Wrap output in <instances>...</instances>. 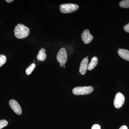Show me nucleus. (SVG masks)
Masks as SVG:
<instances>
[{
	"label": "nucleus",
	"instance_id": "17",
	"mask_svg": "<svg viewBox=\"0 0 129 129\" xmlns=\"http://www.w3.org/2000/svg\"><path fill=\"white\" fill-rule=\"evenodd\" d=\"M101 126L98 124H94L92 125L91 129H101Z\"/></svg>",
	"mask_w": 129,
	"mask_h": 129
},
{
	"label": "nucleus",
	"instance_id": "14",
	"mask_svg": "<svg viewBox=\"0 0 129 129\" xmlns=\"http://www.w3.org/2000/svg\"><path fill=\"white\" fill-rule=\"evenodd\" d=\"M7 61V58L6 56L3 55H0V68L2 67Z\"/></svg>",
	"mask_w": 129,
	"mask_h": 129
},
{
	"label": "nucleus",
	"instance_id": "12",
	"mask_svg": "<svg viewBox=\"0 0 129 129\" xmlns=\"http://www.w3.org/2000/svg\"><path fill=\"white\" fill-rule=\"evenodd\" d=\"M35 67L36 64L35 63H32L30 64L25 70V73H26V74L28 75L30 74L32 72L34 71V69H35Z\"/></svg>",
	"mask_w": 129,
	"mask_h": 129
},
{
	"label": "nucleus",
	"instance_id": "8",
	"mask_svg": "<svg viewBox=\"0 0 129 129\" xmlns=\"http://www.w3.org/2000/svg\"><path fill=\"white\" fill-rule=\"evenodd\" d=\"M88 58H85L81 61L80 66L79 72L82 75L85 74L87 69L88 65Z\"/></svg>",
	"mask_w": 129,
	"mask_h": 129
},
{
	"label": "nucleus",
	"instance_id": "15",
	"mask_svg": "<svg viewBox=\"0 0 129 129\" xmlns=\"http://www.w3.org/2000/svg\"><path fill=\"white\" fill-rule=\"evenodd\" d=\"M8 124V122L6 120H0V129L3 128Z\"/></svg>",
	"mask_w": 129,
	"mask_h": 129
},
{
	"label": "nucleus",
	"instance_id": "10",
	"mask_svg": "<svg viewBox=\"0 0 129 129\" xmlns=\"http://www.w3.org/2000/svg\"><path fill=\"white\" fill-rule=\"evenodd\" d=\"M45 49L44 48H42L41 49L37 56V58L38 60L43 61H45L46 59L47 55L46 53Z\"/></svg>",
	"mask_w": 129,
	"mask_h": 129
},
{
	"label": "nucleus",
	"instance_id": "1",
	"mask_svg": "<svg viewBox=\"0 0 129 129\" xmlns=\"http://www.w3.org/2000/svg\"><path fill=\"white\" fill-rule=\"evenodd\" d=\"M29 28L21 24H17L14 29V35L16 38L19 39H24L29 34Z\"/></svg>",
	"mask_w": 129,
	"mask_h": 129
},
{
	"label": "nucleus",
	"instance_id": "7",
	"mask_svg": "<svg viewBox=\"0 0 129 129\" xmlns=\"http://www.w3.org/2000/svg\"><path fill=\"white\" fill-rule=\"evenodd\" d=\"M81 39L86 44L90 43L93 39V36L91 34L90 31L88 29L84 30L81 35Z\"/></svg>",
	"mask_w": 129,
	"mask_h": 129
},
{
	"label": "nucleus",
	"instance_id": "22",
	"mask_svg": "<svg viewBox=\"0 0 129 129\" xmlns=\"http://www.w3.org/2000/svg\"><path fill=\"white\" fill-rule=\"evenodd\" d=\"M88 56H86V58H88Z\"/></svg>",
	"mask_w": 129,
	"mask_h": 129
},
{
	"label": "nucleus",
	"instance_id": "20",
	"mask_svg": "<svg viewBox=\"0 0 129 129\" xmlns=\"http://www.w3.org/2000/svg\"><path fill=\"white\" fill-rule=\"evenodd\" d=\"M60 67H62L63 64H60Z\"/></svg>",
	"mask_w": 129,
	"mask_h": 129
},
{
	"label": "nucleus",
	"instance_id": "2",
	"mask_svg": "<svg viewBox=\"0 0 129 129\" xmlns=\"http://www.w3.org/2000/svg\"><path fill=\"white\" fill-rule=\"evenodd\" d=\"M93 88L91 86H79L74 88L73 93L75 95L89 94L92 92Z\"/></svg>",
	"mask_w": 129,
	"mask_h": 129
},
{
	"label": "nucleus",
	"instance_id": "18",
	"mask_svg": "<svg viewBox=\"0 0 129 129\" xmlns=\"http://www.w3.org/2000/svg\"><path fill=\"white\" fill-rule=\"evenodd\" d=\"M119 129H128L127 128V126L126 125H122L121 127L119 128Z\"/></svg>",
	"mask_w": 129,
	"mask_h": 129
},
{
	"label": "nucleus",
	"instance_id": "3",
	"mask_svg": "<svg viewBox=\"0 0 129 129\" xmlns=\"http://www.w3.org/2000/svg\"><path fill=\"white\" fill-rule=\"evenodd\" d=\"M78 9L79 6L78 5L71 3L62 4L60 6V11L63 13L73 12Z\"/></svg>",
	"mask_w": 129,
	"mask_h": 129
},
{
	"label": "nucleus",
	"instance_id": "11",
	"mask_svg": "<svg viewBox=\"0 0 129 129\" xmlns=\"http://www.w3.org/2000/svg\"><path fill=\"white\" fill-rule=\"evenodd\" d=\"M98 63V59L96 57H93L91 59L90 63L88 64V69L89 70H91L94 68Z\"/></svg>",
	"mask_w": 129,
	"mask_h": 129
},
{
	"label": "nucleus",
	"instance_id": "19",
	"mask_svg": "<svg viewBox=\"0 0 129 129\" xmlns=\"http://www.w3.org/2000/svg\"><path fill=\"white\" fill-rule=\"evenodd\" d=\"M6 1L8 3H10L13 2V0H6Z\"/></svg>",
	"mask_w": 129,
	"mask_h": 129
},
{
	"label": "nucleus",
	"instance_id": "21",
	"mask_svg": "<svg viewBox=\"0 0 129 129\" xmlns=\"http://www.w3.org/2000/svg\"><path fill=\"white\" fill-rule=\"evenodd\" d=\"M62 67H63V68H65V64H63V65Z\"/></svg>",
	"mask_w": 129,
	"mask_h": 129
},
{
	"label": "nucleus",
	"instance_id": "6",
	"mask_svg": "<svg viewBox=\"0 0 129 129\" xmlns=\"http://www.w3.org/2000/svg\"><path fill=\"white\" fill-rule=\"evenodd\" d=\"M9 104L14 112L18 115H21L22 113V109L17 102L13 99H11L9 101Z\"/></svg>",
	"mask_w": 129,
	"mask_h": 129
},
{
	"label": "nucleus",
	"instance_id": "13",
	"mask_svg": "<svg viewBox=\"0 0 129 129\" xmlns=\"http://www.w3.org/2000/svg\"><path fill=\"white\" fill-rule=\"evenodd\" d=\"M120 7L122 8H129V0H124L120 2L119 4Z\"/></svg>",
	"mask_w": 129,
	"mask_h": 129
},
{
	"label": "nucleus",
	"instance_id": "4",
	"mask_svg": "<svg viewBox=\"0 0 129 129\" xmlns=\"http://www.w3.org/2000/svg\"><path fill=\"white\" fill-rule=\"evenodd\" d=\"M57 60L60 64H65L68 59V55L66 49L62 48L59 50L56 56Z\"/></svg>",
	"mask_w": 129,
	"mask_h": 129
},
{
	"label": "nucleus",
	"instance_id": "5",
	"mask_svg": "<svg viewBox=\"0 0 129 129\" xmlns=\"http://www.w3.org/2000/svg\"><path fill=\"white\" fill-rule=\"evenodd\" d=\"M124 96L120 92H118L115 95L114 101V105L115 108H119L122 107L124 103Z\"/></svg>",
	"mask_w": 129,
	"mask_h": 129
},
{
	"label": "nucleus",
	"instance_id": "16",
	"mask_svg": "<svg viewBox=\"0 0 129 129\" xmlns=\"http://www.w3.org/2000/svg\"><path fill=\"white\" fill-rule=\"evenodd\" d=\"M124 29L125 32L129 33V23L124 26Z\"/></svg>",
	"mask_w": 129,
	"mask_h": 129
},
{
	"label": "nucleus",
	"instance_id": "9",
	"mask_svg": "<svg viewBox=\"0 0 129 129\" xmlns=\"http://www.w3.org/2000/svg\"><path fill=\"white\" fill-rule=\"evenodd\" d=\"M119 55L125 60L129 61V51L126 49H120L118 51Z\"/></svg>",
	"mask_w": 129,
	"mask_h": 129
}]
</instances>
